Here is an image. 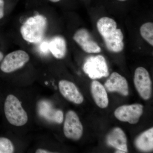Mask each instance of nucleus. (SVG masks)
<instances>
[{
	"instance_id": "obj_1",
	"label": "nucleus",
	"mask_w": 153,
	"mask_h": 153,
	"mask_svg": "<svg viewBox=\"0 0 153 153\" xmlns=\"http://www.w3.org/2000/svg\"><path fill=\"white\" fill-rule=\"evenodd\" d=\"M97 27L109 51L114 53L123 51L124 47L123 34L120 29H117V24L114 19L102 17L97 21Z\"/></svg>"
},
{
	"instance_id": "obj_2",
	"label": "nucleus",
	"mask_w": 153,
	"mask_h": 153,
	"mask_svg": "<svg viewBox=\"0 0 153 153\" xmlns=\"http://www.w3.org/2000/svg\"><path fill=\"white\" fill-rule=\"evenodd\" d=\"M47 25V19L43 16L30 17L21 27L22 38L29 43H39L44 38Z\"/></svg>"
},
{
	"instance_id": "obj_3",
	"label": "nucleus",
	"mask_w": 153,
	"mask_h": 153,
	"mask_svg": "<svg viewBox=\"0 0 153 153\" xmlns=\"http://www.w3.org/2000/svg\"><path fill=\"white\" fill-rule=\"evenodd\" d=\"M4 110L6 118L12 125L22 126L27 122V112L20 100L13 94H10L6 98Z\"/></svg>"
},
{
	"instance_id": "obj_4",
	"label": "nucleus",
	"mask_w": 153,
	"mask_h": 153,
	"mask_svg": "<svg viewBox=\"0 0 153 153\" xmlns=\"http://www.w3.org/2000/svg\"><path fill=\"white\" fill-rule=\"evenodd\" d=\"M83 70L92 79H100L109 75L106 60L101 55L87 58L83 65Z\"/></svg>"
},
{
	"instance_id": "obj_5",
	"label": "nucleus",
	"mask_w": 153,
	"mask_h": 153,
	"mask_svg": "<svg viewBox=\"0 0 153 153\" xmlns=\"http://www.w3.org/2000/svg\"><path fill=\"white\" fill-rule=\"evenodd\" d=\"M30 59L27 52L22 50H16L6 55L1 63L0 68L4 73H11L22 68Z\"/></svg>"
},
{
	"instance_id": "obj_6",
	"label": "nucleus",
	"mask_w": 153,
	"mask_h": 153,
	"mask_svg": "<svg viewBox=\"0 0 153 153\" xmlns=\"http://www.w3.org/2000/svg\"><path fill=\"white\" fill-rule=\"evenodd\" d=\"M134 84L141 97L148 100L152 94V81L149 72L146 68L139 67L134 75Z\"/></svg>"
},
{
	"instance_id": "obj_7",
	"label": "nucleus",
	"mask_w": 153,
	"mask_h": 153,
	"mask_svg": "<svg viewBox=\"0 0 153 153\" xmlns=\"http://www.w3.org/2000/svg\"><path fill=\"white\" fill-rule=\"evenodd\" d=\"M63 132L67 138L73 140H78L82 137L83 127L76 113L69 111L66 115Z\"/></svg>"
},
{
	"instance_id": "obj_8",
	"label": "nucleus",
	"mask_w": 153,
	"mask_h": 153,
	"mask_svg": "<svg viewBox=\"0 0 153 153\" xmlns=\"http://www.w3.org/2000/svg\"><path fill=\"white\" fill-rule=\"evenodd\" d=\"M143 106L140 104L123 105L119 107L114 111V116L120 121L134 124L138 122L143 113Z\"/></svg>"
},
{
	"instance_id": "obj_9",
	"label": "nucleus",
	"mask_w": 153,
	"mask_h": 153,
	"mask_svg": "<svg viewBox=\"0 0 153 153\" xmlns=\"http://www.w3.org/2000/svg\"><path fill=\"white\" fill-rule=\"evenodd\" d=\"M73 38L86 53H98L101 52V48L94 41L90 33L85 28L77 30L74 33Z\"/></svg>"
},
{
	"instance_id": "obj_10",
	"label": "nucleus",
	"mask_w": 153,
	"mask_h": 153,
	"mask_svg": "<svg viewBox=\"0 0 153 153\" xmlns=\"http://www.w3.org/2000/svg\"><path fill=\"white\" fill-rule=\"evenodd\" d=\"M58 87L61 94L68 101L77 104L83 102V96L73 82L61 80L58 83Z\"/></svg>"
},
{
	"instance_id": "obj_11",
	"label": "nucleus",
	"mask_w": 153,
	"mask_h": 153,
	"mask_svg": "<svg viewBox=\"0 0 153 153\" xmlns=\"http://www.w3.org/2000/svg\"><path fill=\"white\" fill-rule=\"evenodd\" d=\"M105 88L109 92H117L123 96L128 94L126 79L117 72H113L105 83Z\"/></svg>"
},
{
	"instance_id": "obj_12",
	"label": "nucleus",
	"mask_w": 153,
	"mask_h": 153,
	"mask_svg": "<svg viewBox=\"0 0 153 153\" xmlns=\"http://www.w3.org/2000/svg\"><path fill=\"white\" fill-rule=\"evenodd\" d=\"M106 141L108 145L117 149L118 150L128 152L126 136L123 131L120 128H114L107 136Z\"/></svg>"
},
{
	"instance_id": "obj_13",
	"label": "nucleus",
	"mask_w": 153,
	"mask_h": 153,
	"mask_svg": "<svg viewBox=\"0 0 153 153\" xmlns=\"http://www.w3.org/2000/svg\"><path fill=\"white\" fill-rule=\"evenodd\" d=\"M91 91L97 106L102 108H105L108 106V99L106 89L100 82L97 80L92 81Z\"/></svg>"
},
{
	"instance_id": "obj_14",
	"label": "nucleus",
	"mask_w": 153,
	"mask_h": 153,
	"mask_svg": "<svg viewBox=\"0 0 153 153\" xmlns=\"http://www.w3.org/2000/svg\"><path fill=\"white\" fill-rule=\"evenodd\" d=\"M48 49L55 58L62 59L65 57L67 51L66 40L61 36H55L48 44Z\"/></svg>"
},
{
	"instance_id": "obj_15",
	"label": "nucleus",
	"mask_w": 153,
	"mask_h": 153,
	"mask_svg": "<svg viewBox=\"0 0 153 153\" xmlns=\"http://www.w3.org/2000/svg\"><path fill=\"white\" fill-rule=\"evenodd\" d=\"M136 147L143 152H149L153 149V128L149 129L141 134L135 141Z\"/></svg>"
},
{
	"instance_id": "obj_16",
	"label": "nucleus",
	"mask_w": 153,
	"mask_h": 153,
	"mask_svg": "<svg viewBox=\"0 0 153 153\" xmlns=\"http://www.w3.org/2000/svg\"><path fill=\"white\" fill-rule=\"evenodd\" d=\"M141 36L145 41L153 46V24L152 22H149L145 23L142 25L140 28Z\"/></svg>"
},
{
	"instance_id": "obj_17",
	"label": "nucleus",
	"mask_w": 153,
	"mask_h": 153,
	"mask_svg": "<svg viewBox=\"0 0 153 153\" xmlns=\"http://www.w3.org/2000/svg\"><path fill=\"white\" fill-rule=\"evenodd\" d=\"M13 144L11 140L5 137H0V153H13Z\"/></svg>"
},
{
	"instance_id": "obj_18",
	"label": "nucleus",
	"mask_w": 153,
	"mask_h": 153,
	"mask_svg": "<svg viewBox=\"0 0 153 153\" xmlns=\"http://www.w3.org/2000/svg\"><path fill=\"white\" fill-rule=\"evenodd\" d=\"M36 153H52L50 151L43 149H37L36 152Z\"/></svg>"
},
{
	"instance_id": "obj_19",
	"label": "nucleus",
	"mask_w": 153,
	"mask_h": 153,
	"mask_svg": "<svg viewBox=\"0 0 153 153\" xmlns=\"http://www.w3.org/2000/svg\"><path fill=\"white\" fill-rule=\"evenodd\" d=\"M4 16V7H0V19Z\"/></svg>"
},
{
	"instance_id": "obj_20",
	"label": "nucleus",
	"mask_w": 153,
	"mask_h": 153,
	"mask_svg": "<svg viewBox=\"0 0 153 153\" xmlns=\"http://www.w3.org/2000/svg\"><path fill=\"white\" fill-rule=\"evenodd\" d=\"M4 0H0V7H4Z\"/></svg>"
},
{
	"instance_id": "obj_21",
	"label": "nucleus",
	"mask_w": 153,
	"mask_h": 153,
	"mask_svg": "<svg viewBox=\"0 0 153 153\" xmlns=\"http://www.w3.org/2000/svg\"><path fill=\"white\" fill-rule=\"evenodd\" d=\"M3 57H4V55H3V53L0 52V62L2 60Z\"/></svg>"
},
{
	"instance_id": "obj_22",
	"label": "nucleus",
	"mask_w": 153,
	"mask_h": 153,
	"mask_svg": "<svg viewBox=\"0 0 153 153\" xmlns=\"http://www.w3.org/2000/svg\"><path fill=\"white\" fill-rule=\"evenodd\" d=\"M49 1H51L52 2L55 3L59 1L60 0H49Z\"/></svg>"
},
{
	"instance_id": "obj_23",
	"label": "nucleus",
	"mask_w": 153,
	"mask_h": 153,
	"mask_svg": "<svg viewBox=\"0 0 153 153\" xmlns=\"http://www.w3.org/2000/svg\"><path fill=\"white\" fill-rule=\"evenodd\" d=\"M115 153H124V152H123V151H122L120 150H117V151H116V152Z\"/></svg>"
},
{
	"instance_id": "obj_24",
	"label": "nucleus",
	"mask_w": 153,
	"mask_h": 153,
	"mask_svg": "<svg viewBox=\"0 0 153 153\" xmlns=\"http://www.w3.org/2000/svg\"><path fill=\"white\" fill-rule=\"evenodd\" d=\"M118 1H126V0H118Z\"/></svg>"
}]
</instances>
